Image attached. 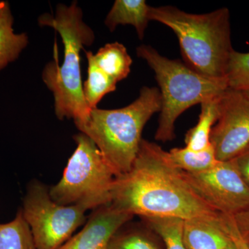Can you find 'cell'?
I'll return each mask as SVG.
<instances>
[{
	"label": "cell",
	"mask_w": 249,
	"mask_h": 249,
	"mask_svg": "<svg viewBox=\"0 0 249 249\" xmlns=\"http://www.w3.org/2000/svg\"><path fill=\"white\" fill-rule=\"evenodd\" d=\"M0 249H36L31 228L18 210L12 221L0 224Z\"/></svg>",
	"instance_id": "19"
},
{
	"label": "cell",
	"mask_w": 249,
	"mask_h": 249,
	"mask_svg": "<svg viewBox=\"0 0 249 249\" xmlns=\"http://www.w3.org/2000/svg\"><path fill=\"white\" fill-rule=\"evenodd\" d=\"M137 54L155 72L160 86L161 107L155 136L159 142L175 138V122L185 111L228 89L227 79L205 76L180 60L163 56L151 46H139Z\"/></svg>",
	"instance_id": "5"
},
{
	"label": "cell",
	"mask_w": 249,
	"mask_h": 249,
	"mask_svg": "<svg viewBox=\"0 0 249 249\" xmlns=\"http://www.w3.org/2000/svg\"><path fill=\"white\" fill-rule=\"evenodd\" d=\"M161 107L160 89L142 87L139 97L126 107L94 108L84 124L76 125L94 142L116 177L132 168L147 121Z\"/></svg>",
	"instance_id": "4"
},
{
	"label": "cell",
	"mask_w": 249,
	"mask_h": 249,
	"mask_svg": "<svg viewBox=\"0 0 249 249\" xmlns=\"http://www.w3.org/2000/svg\"><path fill=\"white\" fill-rule=\"evenodd\" d=\"M232 160L241 178L249 188V147Z\"/></svg>",
	"instance_id": "24"
},
{
	"label": "cell",
	"mask_w": 249,
	"mask_h": 249,
	"mask_svg": "<svg viewBox=\"0 0 249 249\" xmlns=\"http://www.w3.org/2000/svg\"><path fill=\"white\" fill-rule=\"evenodd\" d=\"M183 241L187 249H225L231 243L224 227L222 214L214 219L185 221Z\"/></svg>",
	"instance_id": "11"
},
{
	"label": "cell",
	"mask_w": 249,
	"mask_h": 249,
	"mask_svg": "<svg viewBox=\"0 0 249 249\" xmlns=\"http://www.w3.org/2000/svg\"><path fill=\"white\" fill-rule=\"evenodd\" d=\"M221 95L201 103V112L197 124L188 131L185 137L187 148L200 151L211 145V132L219 119Z\"/></svg>",
	"instance_id": "14"
},
{
	"label": "cell",
	"mask_w": 249,
	"mask_h": 249,
	"mask_svg": "<svg viewBox=\"0 0 249 249\" xmlns=\"http://www.w3.org/2000/svg\"><path fill=\"white\" fill-rule=\"evenodd\" d=\"M9 1L0 0V71L16 61L29 44L26 33L16 34Z\"/></svg>",
	"instance_id": "13"
},
{
	"label": "cell",
	"mask_w": 249,
	"mask_h": 249,
	"mask_svg": "<svg viewBox=\"0 0 249 249\" xmlns=\"http://www.w3.org/2000/svg\"><path fill=\"white\" fill-rule=\"evenodd\" d=\"M41 27L53 28L64 45V60L59 65L57 52L42 71V80L53 93L55 114L59 120L73 119L75 124H84L90 109L85 101L80 71V52L95 40L94 32L83 20V13L76 1L70 6L59 4L55 16L42 14Z\"/></svg>",
	"instance_id": "2"
},
{
	"label": "cell",
	"mask_w": 249,
	"mask_h": 249,
	"mask_svg": "<svg viewBox=\"0 0 249 249\" xmlns=\"http://www.w3.org/2000/svg\"><path fill=\"white\" fill-rule=\"evenodd\" d=\"M88 58V79L83 87V94L90 109L97 108L102 98L116 89L117 83L104 73L96 65L91 52H86Z\"/></svg>",
	"instance_id": "17"
},
{
	"label": "cell",
	"mask_w": 249,
	"mask_h": 249,
	"mask_svg": "<svg viewBox=\"0 0 249 249\" xmlns=\"http://www.w3.org/2000/svg\"><path fill=\"white\" fill-rule=\"evenodd\" d=\"M134 216L108 204L93 210L80 232L58 249H106L111 237Z\"/></svg>",
	"instance_id": "10"
},
{
	"label": "cell",
	"mask_w": 249,
	"mask_h": 249,
	"mask_svg": "<svg viewBox=\"0 0 249 249\" xmlns=\"http://www.w3.org/2000/svg\"><path fill=\"white\" fill-rule=\"evenodd\" d=\"M150 6L144 0H116L105 20V24L112 32L119 25H132L139 39L145 36L150 22Z\"/></svg>",
	"instance_id": "12"
},
{
	"label": "cell",
	"mask_w": 249,
	"mask_h": 249,
	"mask_svg": "<svg viewBox=\"0 0 249 249\" xmlns=\"http://www.w3.org/2000/svg\"><path fill=\"white\" fill-rule=\"evenodd\" d=\"M96 65L116 83L125 79L130 72L132 58L119 42L108 43L93 54Z\"/></svg>",
	"instance_id": "15"
},
{
	"label": "cell",
	"mask_w": 249,
	"mask_h": 249,
	"mask_svg": "<svg viewBox=\"0 0 249 249\" xmlns=\"http://www.w3.org/2000/svg\"><path fill=\"white\" fill-rule=\"evenodd\" d=\"M153 234L143 222L132 224L130 221L114 233L106 249H160Z\"/></svg>",
	"instance_id": "16"
},
{
	"label": "cell",
	"mask_w": 249,
	"mask_h": 249,
	"mask_svg": "<svg viewBox=\"0 0 249 249\" xmlns=\"http://www.w3.org/2000/svg\"><path fill=\"white\" fill-rule=\"evenodd\" d=\"M147 227L160 236L165 249H187L183 241L184 220L175 217L142 218Z\"/></svg>",
	"instance_id": "20"
},
{
	"label": "cell",
	"mask_w": 249,
	"mask_h": 249,
	"mask_svg": "<svg viewBox=\"0 0 249 249\" xmlns=\"http://www.w3.org/2000/svg\"><path fill=\"white\" fill-rule=\"evenodd\" d=\"M184 173L199 196L219 213L234 216L249 207V188L233 160H218L201 173Z\"/></svg>",
	"instance_id": "8"
},
{
	"label": "cell",
	"mask_w": 249,
	"mask_h": 249,
	"mask_svg": "<svg viewBox=\"0 0 249 249\" xmlns=\"http://www.w3.org/2000/svg\"><path fill=\"white\" fill-rule=\"evenodd\" d=\"M21 209L36 249H58L87 222L85 209L55 202L51 197L49 188L37 180L28 184Z\"/></svg>",
	"instance_id": "7"
},
{
	"label": "cell",
	"mask_w": 249,
	"mask_h": 249,
	"mask_svg": "<svg viewBox=\"0 0 249 249\" xmlns=\"http://www.w3.org/2000/svg\"><path fill=\"white\" fill-rule=\"evenodd\" d=\"M227 80L228 88L249 96V52L233 50L228 66Z\"/></svg>",
	"instance_id": "21"
},
{
	"label": "cell",
	"mask_w": 249,
	"mask_h": 249,
	"mask_svg": "<svg viewBox=\"0 0 249 249\" xmlns=\"http://www.w3.org/2000/svg\"><path fill=\"white\" fill-rule=\"evenodd\" d=\"M232 218L241 236L249 247V207L240 213L232 216Z\"/></svg>",
	"instance_id": "23"
},
{
	"label": "cell",
	"mask_w": 249,
	"mask_h": 249,
	"mask_svg": "<svg viewBox=\"0 0 249 249\" xmlns=\"http://www.w3.org/2000/svg\"><path fill=\"white\" fill-rule=\"evenodd\" d=\"M225 249H236L235 245H234L233 242H232L231 241V243L230 245L228 246L227 248H226Z\"/></svg>",
	"instance_id": "25"
},
{
	"label": "cell",
	"mask_w": 249,
	"mask_h": 249,
	"mask_svg": "<svg viewBox=\"0 0 249 249\" xmlns=\"http://www.w3.org/2000/svg\"><path fill=\"white\" fill-rule=\"evenodd\" d=\"M230 11L220 8L204 14L185 12L172 6H150V20L164 24L178 37L186 65L209 78L227 79L233 52Z\"/></svg>",
	"instance_id": "3"
},
{
	"label": "cell",
	"mask_w": 249,
	"mask_h": 249,
	"mask_svg": "<svg viewBox=\"0 0 249 249\" xmlns=\"http://www.w3.org/2000/svg\"><path fill=\"white\" fill-rule=\"evenodd\" d=\"M168 160L178 170L187 173H197L212 168L218 161L212 144L205 150L194 151L186 147L167 152Z\"/></svg>",
	"instance_id": "18"
},
{
	"label": "cell",
	"mask_w": 249,
	"mask_h": 249,
	"mask_svg": "<svg viewBox=\"0 0 249 249\" xmlns=\"http://www.w3.org/2000/svg\"><path fill=\"white\" fill-rule=\"evenodd\" d=\"M73 139L76 150L60 181L49 188L51 197L59 204L86 211L110 204L115 174L88 136L80 132Z\"/></svg>",
	"instance_id": "6"
},
{
	"label": "cell",
	"mask_w": 249,
	"mask_h": 249,
	"mask_svg": "<svg viewBox=\"0 0 249 249\" xmlns=\"http://www.w3.org/2000/svg\"><path fill=\"white\" fill-rule=\"evenodd\" d=\"M222 218L226 231H227V233L229 234L231 240L235 245L236 249H249V245H247L245 240L242 238L240 232L236 228L233 220H232V216L223 214Z\"/></svg>",
	"instance_id": "22"
},
{
	"label": "cell",
	"mask_w": 249,
	"mask_h": 249,
	"mask_svg": "<svg viewBox=\"0 0 249 249\" xmlns=\"http://www.w3.org/2000/svg\"><path fill=\"white\" fill-rule=\"evenodd\" d=\"M217 160H233L249 147V96L228 88L219 101V119L211 134Z\"/></svg>",
	"instance_id": "9"
},
{
	"label": "cell",
	"mask_w": 249,
	"mask_h": 249,
	"mask_svg": "<svg viewBox=\"0 0 249 249\" xmlns=\"http://www.w3.org/2000/svg\"><path fill=\"white\" fill-rule=\"evenodd\" d=\"M111 204L141 219L175 217L186 221L214 219L222 214L199 196L184 172L170 163L166 151L145 139L129 171L116 177Z\"/></svg>",
	"instance_id": "1"
}]
</instances>
